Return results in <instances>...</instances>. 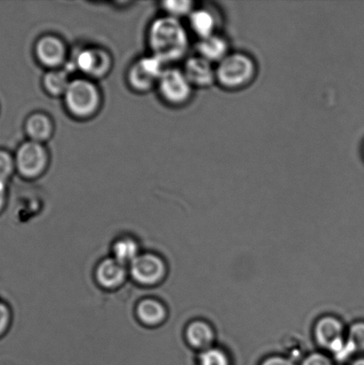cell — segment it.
Wrapping results in <instances>:
<instances>
[{
	"label": "cell",
	"mask_w": 364,
	"mask_h": 365,
	"mask_svg": "<svg viewBox=\"0 0 364 365\" xmlns=\"http://www.w3.org/2000/svg\"><path fill=\"white\" fill-rule=\"evenodd\" d=\"M132 278L142 286L159 284L166 277L167 267L162 257L155 254L146 253L139 255L130 264Z\"/></svg>",
	"instance_id": "obj_10"
},
{
	"label": "cell",
	"mask_w": 364,
	"mask_h": 365,
	"mask_svg": "<svg viewBox=\"0 0 364 365\" xmlns=\"http://www.w3.org/2000/svg\"><path fill=\"white\" fill-rule=\"evenodd\" d=\"M64 109L73 119L85 121L98 115L103 106V93L96 81L85 77L71 78L63 96Z\"/></svg>",
	"instance_id": "obj_2"
},
{
	"label": "cell",
	"mask_w": 364,
	"mask_h": 365,
	"mask_svg": "<svg viewBox=\"0 0 364 365\" xmlns=\"http://www.w3.org/2000/svg\"><path fill=\"white\" fill-rule=\"evenodd\" d=\"M71 73L66 66L46 71L41 78L43 91L51 98H63L71 83Z\"/></svg>",
	"instance_id": "obj_14"
},
{
	"label": "cell",
	"mask_w": 364,
	"mask_h": 365,
	"mask_svg": "<svg viewBox=\"0 0 364 365\" xmlns=\"http://www.w3.org/2000/svg\"><path fill=\"white\" fill-rule=\"evenodd\" d=\"M199 56L210 63H219L227 56L228 45L222 37L214 34L199 39L196 45Z\"/></svg>",
	"instance_id": "obj_16"
},
{
	"label": "cell",
	"mask_w": 364,
	"mask_h": 365,
	"mask_svg": "<svg viewBox=\"0 0 364 365\" xmlns=\"http://www.w3.org/2000/svg\"><path fill=\"white\" fill-rule=\"evenodd\" d=\"M167 64L155 56L140 57L128 67L126 75L128 87L137 94H146L156 88Z\"/></svg>",
	"instance_id": "obj_5"
},
{
	"label": "cell",
	"mask_w": 364,
	"mask_h": 365,
	"mask_svg": "<svg viewBox=\"0 0 364 365\" xmlns=\"http://www.w3.org/2000/svg\"><path fill=\"white\" fill-rule=\"evenodd\" d=\"M302 365H333L331 360L329 357L326 355H323V354L315 353L312 354L308 356H306V359L303 362Z\"/></svg>",
	"instance_id": "obj_25"
},
{
	"label": "cell",
	"mask_w": 364,
	"mask_h": 365,
	"mask_svg": "<svg viewBox=\"0 0 364 365\" xmlns=\"http://www.w3.org/2000/svg\"><path fill=\"white\" fill-rule=\"evenodd\" d=\"M14 156L16 173L25 180H36L44 176L51 162L46 145L30 140L21 143Z\"/></svg>",
	"instance_id": "obj_3"
},
{
	"label": "cell",
	"mask_w": 364,
	"mask_h": 365,
	"mask_svg": "<svg viewBox=\"0 0 364 365\" xmlns=\"http://www.w3.org/2000/svg\"><path fill=\"white\" fill-rule=\"evenodd\" d=\"M11 323V312L9 307L0 302V336L6 334Z\"/></svg>",
	"instance_id": "obj_24"
},
{
	"label": "cell",
	"mask_w": 364,
	"mask_h": 365,
	"mask_svg": "<svg viewBox=\"0 0 364 365\" xmlns=\"http://www.w3.org/2000/svg\"><path fill=\"white\" fill-rule=\"evenodd\" d=\"M163 103L171 107H180L192 98V86L185 77L183 70L167 67L156 86Z\"/></svg>",
	"instance_id": "obj_7"
},
{
	"label": "cell",
	"mask_w": 364,
	"mask_h": 365,
	"mask_svg": "<svg viewBox=\"0 0 364 365\" xmlns=\"http://www.w3.org/2000/svg\"><path fill=\"white\" fill-rule=\"evenodd\" d=\"M95 277L102 287L108 289H116L126 280V266L114 259L103 260L96 269Z\"/></svg>",
	"instance_id": "obj_13"
},
{
	"label": "cell",
	"mask_w": 364,
	"mask_h": 365,
	"mask_svg": "<svg viewBox=\"0 0 364 365\" xmlns=\"http://www.w3.org/2000/svg\"><path fill=\"white\" fill-rule=\"evenodd\" d=\"M199 365H230L229 357L222 349L209 348L203 350L199 357Z\"/></svg>",
	"instance_id": "obj_22"
},
{
	"label": "cell",
	"mask_w": 364,
	"mask_h": 365,
	"mask_svg": "<svg viewBox=\"0 0 364 365\" xmlns=\"http://www.w3.org/2000/svg\"><path fill=\"white\" fill-rule=\"evenodd\" d=\"M34 58L46 71L60 69L69 62V48L59 35L43 34L33 46Z\"/></svg>",
	"instance_id": "obj_8"
},
{
	"label": "cell",
	"mask_w": 364,
	"mask_h": 365,
	"mask_svg": "<svg viewBox=\"0 0 364 365\" xmlns=\"http://www.w3.org/2000/svg\"><path fill=\"white\" fill-rule=\"evenodd\" d=\"M7 195H9V192H7V184L0 182V212L6 206Z\"/></svg>",
	"instance_id": "obj_27"
},
{
	"label": "cell",
	"mask_w": 364,
	"mask_h": 365,
	"mask_svg": "<svg viewBox=\"0 0 364 365\" xmlns=\"http://www.w3.org/2000/svg\"><path fill=\"white\" fill-rule=\"evenodd\" d=\"M189 24L199 39L212 36L216 29L213 14L207 9H194L189 16Z\"/></svg>",
	"instance_id": "obj_18"
},
{
	"label": "cell",
	"mask_w": 364,
	"mask_h": 365,
	"mask_svg": "<svg viewBox=\"0 0 364 365\" xmlns=\"http://www.w3.org/2000/svg\"><path fill=\"white\" fill-rule=\"evenodd\" d=\"M348 342L355 352H364V322H356L349 328Z\"/></svg>",
	"instance_id": "obj_23"
},
{
	"label": "cell",
	"mask_w": 364,
	"mask_h": 365,
	"mask_svg": "<svg viewBox=\"0 0 364 365\" xmlns=\"http://www.w3.org/2000/svg\"><path fill=\"white\" fill-rule=\"evenodd\" d=\"M185 337L192 348L206 350L212 348L215 332L207 322L197 320L188 325Z\"/></svg>",
	"instance_id": "obj_15"
},
{
	"label": "cell",
	"mask_w": 364,
	"mask_h": 365,
	"mask_svg": "<svg viewBox=\"0 0 364 365\" xmlns=\"http://www.w3.org/2000/svg\"><path fill=\"white\" fill-rule=\"evenodd\" d=\"M146 41L150 55L158 57L167 66L183 58L189 48L188 34L183 24L164 14L149 24Z\"/></svg>",
	"instance_id": "obj_1"
},
{
	"label": "cell",
	"mask_w": 364,
	"mask_h": 365,
	"mask_svg": "<svg viewBox=\"0 0 364 365\" xmlns=\"http://www.w3.org/2000/svg\"><path fill=\"white\" fill-rule=\"evenodd\" d=\"M24 131L27 140L46 145L55 134V121L48 113L38 110L26 117L24 123Z\"/></svg>",
	"instance_id": "obj_11"
},
{
	"label": "cell",
	"mask_w": 364,
	"mask_h": 365,
	"mask_svg": "<svg viewBox=\"0 0 364 365\" xmlns=\"http://www.w3.org/2000/svg\"><path fill=\"white\" fill-rule=\"evenodd\" d=\"M183 71L192 88L209 87L216 81V69L212 63L199 56L185 61Z\"/></svg>",
	"instance_id": "obj_12"
},
{
	"label": "cell",
	"mask_w": 364,
	"mask_h": 365,
	"mask_svg": "<svg viewBox=\"0 0 364 365\" xmlns=\"http://www.w3.org/2000/svg\"><path fill=\"white\" fill-rule=\"evenodd\" d=\"M315 335L317 342L333 352L338 359H344L355 353L344 338V327L341 322L333 317H326L316 325Z\"/></svg>",
	"instance_id": "obj_9"
},
{
	"label": "cell",
	"mask_w": 364,
	"mask_h": 365,
	"mask_svg": "<svg viewBox=\"0 0 364 365\" xmlns=\"http://www.w3.org/2000/svg\"><path fill=\"white\" fill-rule=\"evenodd\" d=\"M194 2L189 0H169V1L160 2V9L164 14L180 19L184 16H190L194 11Z\"/></svg>",
	"instance_id": "obj_20"
},
{
	"label": "cell",
	"mask_w": 364,
	"mask_h": 365,
	"mask_svg": "<svg viewBox=\"0 0 364 365\" xmlns=\"http://www.w3.org/2000/svg\"><path fill=\"white\" fill-rule=\"evenodd\" d=\"M262 365H295V364L283 356H272L267 359Z\"/></svg>",
	"instance_id": "obj_26"
},
{
	"label": "cell",
	"mask_w": 364,
	"mask_h": 365,
	"mask_svg": "<svg viewBox=\"0 0 364 365\" xmlns=\"http://www.w3.org/2000/svg\"><path fill=\"white\" fill-rule=\"evenodd\" d=\"M351 365H364V357H361V359L355 360Z\"/></svg>",
	"instance_id": "obj_28"
},
{
	"label": "cell",
	"mask_w": 364,
	"mask_h": 365,
	"mask_svg": "<svg viewBox=\"0 0 364 365\" xmlns=\"http://www.w3.org/2000/svg\"><path fill=\"white\" fill-rule=\"evenodd\" d=\"M113 252V259L119 261L124 266H127V264L130 266V264L140 255L138 243L130 237H123L118 240L114 243Z\"/></svg>",
	"instance_id": "obj_19"
},
{
	"label": "cell",
	"mask_w": 364,
	"mask_h": 365,
	"mask_svg": "<svg viewBox=\"0 0 364 365\" xmlns=\"http://www.w3.org/2000/svg\"><path fill=\"white\" fill-rule=\"evenodd\" d=\"M70 68L71 71H77L90 80H103L113 70V57L108 50L102 46H84L75 53L71 60Z\"/></svg>",
	"instance_id": "obj_4"
},
{
	"label": "cell",
	"mask_w": 364,
	"mask_h": 365,
	"mask_svg": "<svg viewBox=\"0 0 364 365\" xmlns=\"http://www.w3.org/2000/svg\"><path fill=\"white\" fill-rule=\"evenodd\" d=\"M256 74L255 63L244 53L227 55L216 68V80L227 88L244 87Z\"/></svg>",
	"instance_id": "obj_6"
},
{
	"label": "cell",
	"mask_w": 364,
	"mask_h": 365,
	"mask_svg": "<svg viewBox=\"0 0 364 365\" xmlns=\"http://www.w3.org/2000/svg\"><path fill=\"white\" fill-rule=\"evenodd\" d=\"M137 314L142 324L148 327H157L165 321L167 309L159 300L145 299L138 304Z\"/></svg>",
	"instance_id": "obj_17"
},
{
	"label": "cell",
	"mask_w": 364,
	"mask_h": 365,
	"mask_svg": "<svg viewBox=\"0 0 364 365\" xmlns=\"http://www.w3.org/2000/svg\"><path fill=\"white\" fill-rule=\"evenodd\" d=\"M16 173L14 153L5 148H0V182H9Z\"/></svg>",
	"instance_id": "obj_21"
}]
</instances>
